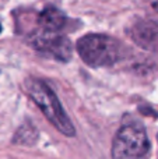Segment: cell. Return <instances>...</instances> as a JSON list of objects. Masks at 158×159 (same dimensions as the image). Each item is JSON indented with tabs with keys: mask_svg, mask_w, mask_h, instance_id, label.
I'll return each instance as SVG.
<instances>
[{
	"mask_svg": "<svg viewBox=\"0 0 158 159\" xmlns=\"http://www.w3.org/2000/svg\"><path fill=\"white\" fill-rule=\"evenodd\" d=\"M25 91H27L28 96L36 103V106L41 109L44 116L50 121L56 130L64 135H74V127L73 123L70 121L67 113L62 107L60 102H59L56 93L50 89L48 84L38 78H28L24 82Z\"/></svg>",
	"mask_w": 158,
	"mask_h": 159,
	"instance_id": "1",
	"label": "cell"
},
{
	"mask_svg": "<svg viewBox=\"0 0 158 159\" xmlns=\"http://www.w3.org/2000/svg\"><path fill=\"white\" fill-rule=\"evenodd\" d=\"M77 52L84 63L91 67H106L119 61L123 48L119 41L102 34H88L77 42Z\"/></svg>",
	"mask_w": 158,
	"mask_h": 159,
	"instance_id": "2",
	"label": "cell"
},
{
	"mask_svg": "<svg viewBox=\"0 0 158 159\" xmlns=\"http://www.w3.org/2000/svg\"><path fill=\"white\" fill-rule=\"evenodd\" d=\"M148 148V137L142 124H123L112 143V159H142Z\"/></svg>",
	"mask_w": 158,
	"mask_h": 159,
	"instance_id": "3",
	"label": "cell"
},
{
	"mask_svg": "<svg viewBox=\"0 0 158 159\" xmlns=\"http://www.w3.org/2000/svg\"><path fill=\"white\" fill-rule=\"evenodd\" d=\"M30 42L34 49L56 60L69 61L72 59V43L66 36L59 32H48L41 30L31 36Z\"/></svg>",
	"mask_w": 158,
	"mask_h": 159,
	"instance_id": "4",
	"label": "cell"
},
{
	"mask_svg": "<svg viewBox=\"0 0 158 159\" xmlns=\"http://www.w3.org/2000/svg\"><path fill=\"white\" fill-rule=\"evenodd\" d=\"M129 34L132 39L144 49H158V21L156 20L139 21Z\"/></svg>",
	"mask_w": 158,
	"mask_h": 159,
	"instance_id": "5",
	"label": "cell"
},
{
	"mask_svg": "<svg viewBox=\"0 0 158 159\" xmlns=\"http://www.w3.org/2000/svg\"><path fill=\"white\" fill-rule=\"evenodd\" d=\"M38 24L42 31L59 32V31L63 30L64 25L67 24V18L60 10L49 6V7H46L38 16Z\"/></svg>",
	"mask_w": 158,
	"mask_h": 159,
	"instance_id": "6",
	"label": "cell"
},
{
	"mask_svg": "<svg viewBox=\"0 0 158 159\" xmlns=\"http://www.w3.org/2000/svg\"><path fill=\"white\" fill-rule=\"evenodd\" d=\"M153 6H154V8H156V10L158 11V2H156V3H154V4H153Z\"/></svg>",
	"mask_w": 158,
	"mask_h": 159,
	"instance_id": "7",
	"label": "cell"
},
{
	"mask_svg": "<svg viewBox=\"0 0 158 159\" xmlns=\"http://www.w3.org/2000/svg\"><path fill=\"white\" fill-rule=\"evenodd\" d=\"M0 32H2V24H0Z\"/></svg>",
	"mask_w": 158,
	"mask_h": 159,
	"instance_id": "8",
	"label": "cell"
}]
</instances>
